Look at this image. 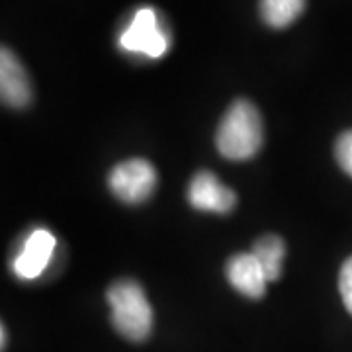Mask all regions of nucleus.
<instances>
[{"instance_id":"7ed1b4c3","label":"nucleus","mask_w":352,"mask_h":352,"mask_svg":"<svg viewBox=\"0 0 352 352\" xmlns=\"http://www.w3.org/2000/svg\"><path fill=\"white\" fill-rule=\"evenodd\" d=\"M112 194L124 204L138 206L151 198L157 186V170L145 159H127L116 164L108 176Z\"/></svg>"},{"instance_id":"9d476101","label":"nucleus","mask_w":352,"mask_h":352,"mask_svg":"<svg viewBox=\"0 0 352 352\" xmlns=\"http://www.w3.org/2000/svg\"><path fill=\"white\" fill-rule=\"evenodd\" d=\"M261 16L270 28H288L305 10V0H261Z\"/></svg>"},{"instance_id":"1a4fd4ad","label":"nucleus","mask_w":352,"mask_h":352,"mask_svg":"<svg viewBox=\"0 0 352 352\" xmlns=\"http://www.w3.org/2000/svg\"><path fill=\"white\" fill-rule=\"evenodd\" d=\"M252 254L263 268L268 282H276L282 274V261L286 256V243L278 235H263L254 241Z\"/></svg>"},{"instance_id":"20e7f679","label":"nucleus","mask_w":352,"mask_h":352,"mask_svg":"<svg viewBox=\"0 0 352 352\" xmlns=\"http://www.w3.org/2000/svg\"><path fill=\"white\" fill-rule=\"evenodd\" d=\"M122 47L133 53H143L147 57H161L166 53L168 41L166 36L161 32L159 22H157V14L151 8H141L131 24L127 25V30L120 38Z\"/></svg>"},{"instance_id":"423d86ee","label":"nucleus","mask_w":352,"mask_h":352,"mask_svg":"<svg viewBox=\"0 0 352 352\" xmlns=\"http://www.w3.org/2000/svg\"><path fill=\"white\" fill-rule=\"evenodd\" d=\"M0 96L4 106L16 110L28 108L34 96L24 65L8 47H2L0 51Z\"/></svg>"},{"instance_id":"f8f14e48","label":"nucleus","mask_w":352,"mask_h":352,"mask_svg":"<svg viewBox=\"0 0 352 352\" xmlns=\"http://www.w3.org/2000/svg\"><path fill=\"white\" fill-rule=\"evenodd\" d=\"M339 289L346 311L352 315V256H349L342 264V268H340Z\"/></svg>"},{"instance_id":"0eeeda50","label":"nucleus","mask_w":352,"mask_h":352,"mask_svg":"<svg viewBox=\"0 0 352 352\" xmlns=\"http://www.w3.org/2000/svg\"><path fill=\"white\" fill-rule=\"evenodd\" d=\"M226 276L233 288L251 300H261L266 292L268 280L252 252L233 254L226 264Z\"/></svg>"},{"instance_id":"6e6552de","label":"nucleus","mask_w":352,"mask_h":352,"mask_svg":"<svg viewBox=\"0 0 352 352\" xmlns=\"http://www.w3.org/2000/svg\"><path fill=\"white\" fill-rule=\"evenodd\" d=\"M55 247H57V239L47 229L34 231L24 243V249L14 261V272L24 280L38 278L50 264Z\"/></svg>"},{"instance_id":"39448f33","label":"nucleus","mask_w":352,"mask_h":352,"mask_svg":"<svg viewBox=\"0 0 352 352\" xmlns=\"http://www.w3.org/2000/svg\"><path fill=\"white\" fill-rule=\"evenodd\" d=\"M188 201L194 210L229 214L237 206V194L223 186L210 170H200L192 176L188 186Z\"/></svg>"},{"instance_id":"9b49d317","label":"nucleus","mask_w":352,"mask_h":352,"mask_svg":"<svg viewBox=\"0 0 352 352\" xmlns=\"http://www.w3.org/2000/svg\"><path fill=\"white\" fill-rule=\"evenodd\" d=\"M335 157L339 166L352 178V129L344 131L335 143Z\"/></svg>"},{"instance_id":"f03ea898","label":"nucleus","mask_w":352,"mask_h":352,"mask_svg":"<svg viewBox=\"0 0 352 352\" xmlns=\"http://www.w3.org/2000/svg\"><path fill=\"white\" fill-rule=\"evenodd\" d=\"M112 307L113 329L131 342H141L151 335L153 309L143 286L135 280H118L106 292Z\"/></svg>"},{"instance_id":"f257e3e1","label":"nucleus","mask_w":352,"mask_h":352,"mask_svg":"<svg viewBox=\"0 0 352 352\" xmlns=\"http://www.w3.org/2000/svg\"><path fill=\"white\" fill-rule=\"evenodd\" d=\"M215 147L229 161H247L261 151L263 118L252 102L239 98L227 108L217 126Z\"/></svg>"},{"instance_id":"ddd939ff","label":"nucleus","mask_w":352,"mask_h":352,"mask_svg":"<svg viewBox=\"0 0 352 352\" xmlns=\"http://www.w3.org/2000/svg\"><path fill=\"white\" fill-rule=\"evenodd\" d=\"M0 335H2V349H6V327L4 325H2V333Z\"/></svg>"}]
</instances>
